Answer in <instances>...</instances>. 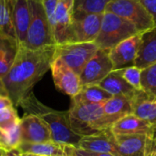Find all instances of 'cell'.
Segmentation results:
<instances>
[{
	"label": "cell",
	"mask_w": 156,
	"mask_h": 156,
	"mask_svg": "<svg viewBox=\"0 0 156 156\" xmlns=\"http://www.w3.org/2000/svg\"><path fill=\"white\" fill-rule=\"evenodd\" d=\"M56 45L36 49L19 46L14 63L3 78L8 97L18 106L33 87L50 69L55 58Z\"/></svg>",
	"instance_id": "1"
},
{
	"label": "cell",
	"mask_w": 156,
	"mask_h": 156,
	"mask_svg": "<svg viewBox=\"0 0 156 156\" xmlns=\"http://www.w3.org/2000/svg\"><path fill=\"white\" fill-rule=\"evenodd\" d=\"M18 106L24 110L25 113L34 114L48 124L53 142L78 146L81 137L75 133L70 127L69 111L59 112L53 110L39 101L32 92L23 99Z\"/></svg>",
	"instance_id": "2"
},
{
	"label": "cell",
	"mask_w": 156,
	"mask_h": 156,
	"mask_svg": "<svg viewBox=\"0 0 156 156\" xmlns=\"http://www.w3.org/2000/svg\"><path fill=\"white\" fill-rule=\"evenodd\" d=\"M69 116L72 131L80 137L109 130L115 122L105 113L103 104L101 103L71 102Z\"/></svg>",
	"instance_id": "3"
},
{
	"label": "cell",
	"mask_w": 156,
	"mask_h": 156,
	"mask_svg": "<svg viewBox=\"0 0 156 156\" xmlns=\"http://www.w3.org/2000/svg\"><path fill=\"white\" fill-rule=\"evenodd\" d=\"M140 34L134 25L117 15L105 11L100 33L94 41L101 49L110 50L122 41Z\"/></svg>",
	"instance_id": "4"
},
{
	"label": "cell",
	"mask_w": 156,
	"mask_h": 156,
	"mask_svg": "<svg viewBox=\"0 0 156 156\" xmlns=\"http://www.w3.org/2000/svg\"><path fill=\"white\" fill-rule=\"evenodd\" d=\"M30 23L25 47L32 49L56 45L43 0H30Z\"/></svg>",
	"instance_id": "5"
},
{
	"label": "cell",
	"mask_w": 156,
	"mask_h": 156,
	"mask_svg": "<svg viewBox=\"0 0 156 156\" xmlns=\"http://www.w3.org/2000/svg\"><path fill=\"white\" fill-rule=\"evenodd\" d=\"M106 11L131 22L140 34L154 27L151 15L140 0H112L108 4Z\"/></svg>",
	"instance_id": "6"
},
{
	"label": "cell",
	"mask_w": 156,
	"mask_h": 156,
	"mask_svg": "<svg viewBox=\"0 0 156 156\" xmlns=\"http://www.w3.org/2000/svg\"><path fill=\"white\" fill-rule=\"evenodd\" d=\"M99 48L94 42H69L56 45L55 58L62 60L77 74H80L87 62Z\"/></svg>",
	"instance_id": "7"
},
{
	"label": "cell",
	"mask_w": 156,
	"mask_h": 156,
	"mask_svg": "<svg viewBox=\"0 0 156 156\" xmlns=\"http://www.w3.org/2000/svg\"><path fill=\"white\" fill-rule=\"evenodd\" d=\"M103 14L74 10L69 42H94L100 33Z\"/></svg>",
	"instance_id": "8"
},
{
	"label": "cell",
	"mask_w": 156,
	"mask_h": 156,
	"mask_svg": "<svg viewBox=\"0 0 156 156\" xmlns=\"http://www.w3.org/2000/svg\"><path fill=\"white\" fill-rule=\"evenodd\" d=\"M112 70L113 65L109 57V50L99 48L80 74L81 86L99 84Z\"/></svg>",
	"instance_id": "9"
},
{
	"label": "cell",
	"mask_w": 156,
	"mask_h": 156,
	"mask_svg": "<svg viewBox=\"0 0 156 156\" xmlns=\"http://www.w3.org/2000/svg\"><path fill=\"white\" fill-rule=\"evenodd\" d=\"M75 0H58L54 15L52 32L56 45L69 43L73 22Z\"/></svg>",
	"instance_id": "10"
},
{
	"label": "cell",
	"mask_w": 156,
	"mask_h": 156,
	"mask_svg": "<svg viewBox=\"0 0 156 156\" xmlns=\"http://www.w3.org/2000/svg\"><path fill=\"white\" fill-rule=\"evenodd\" d=\"M50 70L54 84L58 90L71 98L75 97L80 91L82 86L80 75L67 66L62 60L55 58L51 64Z\"/></svg>",
	"instance_id": "11"
},
{
	"label": "cell",
	"mask_w": 156,
	"mask_h": 156,
	"mask_svg": "<svg viewBox=\"0 0 156 156\" xmlns=\"http://www.w3.org/2000/svg\"><path fill=\"white\" fill-rule=\"evenodd\" d=\"M141 43V34L129 37L109 50V57L113 65V70L135 66Z\"/></svg>",
	"instance_id": "12"
},
{
	"label": "cell",
	"mask_w": 156,
	"mask_h": 156,
	"mask_svg": "<svg viewBox=\"0 0 156 156\" xmlns=\"http://www.w3.org/2000/svg\"><path fill=\"white\" fill-rule=\"evenodd\" d=\"M22 141L26 143H46L52 141L51 132L48 124L34 114L25 113L20 119Z\"/></svg>",
	"instance_id": "13"
},
{
	"label": "cell",
	"mask_w": 156,
	"mask_h": 156,
	"mask_svg": "<svg viewBox=\"0 0 156 156\" xmlns=\"http://www.w3.org/2000/svg\"><path fill=\"white\" fill-rule=\"evenodd\" d=\"M114 141L118 156H151L149 134L114 135Z\"/></svg>",
	"instance_id": "14"
},
{
	"label": "cell",
	"mask_w": 156,
	"mask_h": 156,
	"mask_svg": "<svg viewBox=\"0 0 156 156\" xmlns=\"http://www.w3.org/2000/svg\"><path fill=\"white\" fill-rule=\"evenodd\" d=\"M80 149L101 154H112L117 155L114 135L111 129L100 133L81 137L78 146Z\"/></svg>",
	"instance_id": "15"
},
{
	"label": "cell",
	"mask_w": 156,
	"mask_h": 156,
	"mask_svg": "<svg viewBox=\"0 0 156 156\" xmlns=\"http://www.w3.org/2000/svg\"><path fill=\"white\" fill-rule=\"evenodd\" d=\"M133 114L156 126V98L147 94L143 90H136L132 98Z\"/></svg>",
	"instance_id": "16"
},
{
	"label": "cell",
	"mask_w": 156,
	"mask_h": 156,
	"mask_svg": "<svg viewBox=\"0 0 156 156\" xmlns=\"http://www.w3.org/2000/svg\"><path fill=\"white\" fill-rule=\"evenodd\" d=\"M30 0H16L12 21L18 46H24L30 23Z\"/></svg>",
	"instance_id": "17"
},
{
	"label": "cell",
	"mask_w": 156,
	"mask_h": 156,
	"mask_svg": "<svg viewBox=\"0 0 156 156\" xmlns=\"http://www.w3.org/2000/svg\"><path fill=\"white\" fill-rule=\"evenodd\" d=\"M152 129L153 126L133 113L121 118L111 127L114 135L150 134Z\"/></svg>",
	"instance_id": "18"
},
{
	"label": "cell",
	"mask_w": 156,
	"mask_h": 156,
	"mask_svg": "<svg viewBox=\"0 0 156 156\" xmlns=\"http://www.w3.org/2000/svg\"><path fill=\"white\" fill-rule=\"evenodd\" d=\"M156 62V26L141 34L135 66L141 69Z\"/></svg>",
	"instance_id": "19"
},
{
	"label": "cell",
	"mask_w": 156,
	"mask_h": 156,
	"mask_svg": "<svg viewBox=\"0 0 156 156\" xmlns=\"http://www.w3.org/2000/svg\"><path fill=\"white\" fill-rule=\"evenodd\" d=\"M18 43L16 39L0 32V78H4L16 58Z\"/></svg>",
	"instance_id": "20"
},
{
	"label": "cell",
	"mask_w": 156,
	"mask_h": 156,
	"mask_svg": "<svg viewBox=\"0 0 156 156\" xmlns=\"http://www.w3.org/2000/svg\"><path fill=\"white\" fill-rule=\"evenodd\" d=\"M98 85L104 89L112 96L124 95L133 98L136 90L122 78L120 70H112Z\"/></svg>",
	"instance_id": "21"
},
{
	"label": "cell",
	"mask_w": 156,
	"mask_h": 156,
	"mask_svg": "<svg viewBox=\"0 0 156 156\" xmlns=\"http://www.w3.org/2000/svg\"><path fill=\"white\" fill-rule=\"evenodd\" d=\"M18 150L23 154L37 156H66L65 144H61L53 141L37 144L22 142Z\"/></svg>",
	"instance_id": "22"
},
{
	"label": "cell",
	"mask_w": 156,
	"mask_h": 156,
	"mask_svg": "<svg viewBox=\"0 0 156 156\" xmlns=\"http://www.w3.org/2000/svg\"><path fill=\"white\" fill-rule=\"evenodd\" d=\"M112 96L98 84L84 85L80 91L73 98L71 102L76 103H101L103 104Z\"/></svg>",
	"instance_id": "23"
},
{
	"label": "cell",
	"mask_w": 156,
	"mask_h": 156,
	"mask_svg": "<svg viewBox=\"0 0 156 156\" xmlns=\"http://www.w3.org/2000/svg\"><path fill=\"white\" fill-rule=\"evenodd\" d=\"M103 109L108 116L117 122L121 118L133 113L132 98L124 95L112 96L103 103Z\"/></svg>",
	"instance_id": "24"
},
{
	"label": "cell",
	"mask_w": 156,
	"mask_h": 156,
	"mask_svg": "<svg viewBox=\"0 0 156 156\" xmlns=\"http://www.w3.org/2000/svg\"><path fill=\"white\" fill-rule=\"evenodd\" d=\"M20 119L15 105L8 96H0V130H8L18 123Z\"/></svg>",
	"instance_id": "25"
},
{
	"label": "cell",
	"mask_w": 156,
	"mask_h": 156,
	"mask_svg": "<svg viewBox=\"0 0 156 156\" xmlns=\"http://www.w3.org/2000/svg\"><path fill=\"white\" fill-rule=\"evenodd\" d=\"M22 142L20 123L8 130H0V146L5 151L18 149Z\"/></svg>",
	"instance_id": "26"
},
{
	"label": "cell",
	"mask_w": 156,
	"mask_h": 156,
	"mask_svg": "<svg viewBox=\"0 0 156 156\" xmlns=\"http://www.w3.org/2000/svg\"><path fill=\"white\" fill-rule=\"evenodd\" d=\"M0 32L16 38L8 0H0Z\"/></svg>",
	"instance_id": "27"
},
{
	"label": "cell",
	"mask_w": 156,
	"mask_h": 156,
	"mask_svg": "<svg viewBox=\"0 0 156 156\" xmlns=\"http://www.w3.org/2000/svg\"><path fill=\"white\" fill-rule=\"evenodd\" d=\"M141 86L144 91L156 98V62L142 69Z\"/></svg>",
	"instance_id": "28"
},
{
	"label": "cell",
	"mask_w": 156,
	"mask_h": 156,
	"mask_svg": "<svg viewBox=\"0 0 156 156\" xmlns=\"http://www.w3.org/2000/svg\"><path fill=\"white\" fill-rule=\"evenodd\" d=\"M112 0H75L74 10L84 13L103 14Z\"/></svg>",
	"instance_id": "29"
},
{
	"label": "cell",
	"mask_w": 156,
	"mask_h": 156,
	"mask_svg": "<svg viewBox=\"0 0 156 156\" xmlns=\"http://www.w3.org/2000/svg\"><path fill=\"white\" fill-rule=\"evenodd\" d=\"M122 78L135 90H142L141 86V74L142 69L137 68L136 66L125 68L122 69H119Z\"/></svg>",
	"instance_id": "30"
},
{
	"label": "cell",
	"mask_w": 156,
	"mask_h": 156,
	"mask_svg": "<svg viewBox=\"0 0 156 156\" xmlns=\"http://www.w3.org/2000/svg\"><path fill=\"white\" fill-rule=\"evenodd\" d=\"M66 156H116L112 154H101L89 152L73 145H65Z\"/></svg>",
	"instance_id": "31"
},
{
	"label": "cell",
	"mask_w": 156,
	"mask_h": 156,
	"mask_svg": "<svg viewBox=\"0 0 156 156\" xmlns=\"http://www.w3.org/2000/svg\"><path fill=\"white\" fill-rule=\"evenodd\" d=\"M58 1V0H43L44 7H45V10H46V14H47V16H48V22L50 24L51 28L53 27L54 15H55V11H56Z\"/></svg>",
	"instance_id": "32"
},
{
	"label": "cell",
	"mask_w": 156,
	"mask_h": 156,
	"mask_svg": "<svg viewBox=\"0 0 156 156\" xmlns=\"http://www.w3.org/2000/svg\"><path fill=\"white\" fill-rule=\"evenodd\" d=\"M147 12L151 15L154 27L156 26V0H140Z\"/></svg>",
	"instance_id": "33"
},
{
	"label": "cell",
	"mask_w": 156,
	"mask_h": 156,
	"mask_svg": "<svg viewBox=\"0 0 156 156\" xmlns=\"http://www.w3.org/2000/svg\"><path fill=\"white\" fill-rule=\"evenodd\" d=\"M150 144H151V154L156 153V126L153 127L150 134Z\"/></svg>",
	"instance_id": "34"
},
{
	"label": "cell",
	"mask_w": 156,
	"mask_h": 156,
	"mask_svg": "<svg viewBox=\"0 0 156 156\" xmlns=\"http://www.w3.org/2000/svg\"><path fill=\"white\" fill-rule=\"evenodd\" d=\"M0 96H8L5 85L4 83V80L2 78H0Z\"/></svg>",
	"instance_id": "35"
},
{
	"label": "cell",
	"mask_w": 156,
	"mask_h": 156,
	"mask_svg": "<svg viewBox=\"0 0 156 156\" xmlns=\"http://www.w3.org/2000/svg\"><path fill=\"white\" fill-rule=\"evenodd\" d=\"M22 154L21 152L18 150V149H16V150H11V151H7L6 152V154L5 156H21Z\"/></svg>",
	"instance_id": "36"
},
{
	"label": "cell",
	"mask_w": 156,
	"mask_h": 156,
	"mask_svg": "<svg viewBox=\"0 0 156 156\" xmlns=\"http://www.w3.org/2000/svg\"><path fill=\"white\" fill-rule=\"evenodd\" d=\"M6 152H7V151H5L2 146H0V156H5Z\"/></svg>",
	"instance_id": "37"
},
{
	"label": "cell",
	"mask_w": 156,
	"mask_h": 156,
	"mask_svg": "<svg viewBox=\"0 0 156 156\" xmlns=\"http://www.w3.org/2000/svg\"><path fill=\"white\" fill-rule=\"evenodd\" d=\"M15 1H16V0H8V2H9V5H10V8H11V12H13V8H14Z\"/></svg>",
	"instance_id": "38"
},
{
	"label": "cell",
	"mask_w": 156,
	"mask_h": 156,
	"mask_svg": "<svg viewBox=\"0 0 156 156\" xmlns=\"http://www.w3.org/2000/svg\"><path fill=\"white\" fill-rule=\"evenodd\" d=\"M27 155H28V156H37V155H31V154H27Z\"/></svg>",
	"instance_id": "39"
},
{
	"label": "cell",
	"mask_w": 156,
	"mask_h": 156,
	"mask_svg": "<svg viewBox=\"0 0 156 156\" xmlns=\"http://www.w3.org/2000/svg\"><path fill=\"white\" fill-rule=\"evenodd\" d=\"M21 156H28V155H27V154H22V155Z\"/></svg>",
	"instance_id": "40"
},
{
	"label": "cell",
	"mask_w": 156,
	"mask_h": 156,
	"mask_svg": "<svg viewBox=\"0 0 156 156\" xmlns=\"http://www.w3.org/2000/svg\"><path fill=\"white\" fill-rule=\"evenodd\" d=\"M154 154V155L156 156V153H154V154Z\"/></svg>",
	"instance_id": "41"
},
{
	"label": "cell",
	"mask_w": 156,
	"mask_h": 156,
	"mask_svg": "<svg viewBox=\"0 0 156 156\" xmlns=\"http://www.w3.org/2000/svg\"><path fill=\"white\" fill-rule=\"evenodd\" d=\"M151 156H155L154 154H151Z\"/></svg>",
	"instance_id": "42"
}]
</instances>
